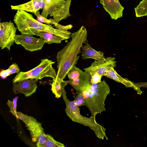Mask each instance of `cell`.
Returning a JSON list of instances; mask_svg holds the SVG:
<instances>
[{"instance_id": "obj_20", "label": "cell", "mask_w": 147, "mask_h": 147, "mask_svg": "<svg viewBox=\"0 0 147 147\" xmlns=\"http://www.w3.org/2000/svg\"><path fill=\"white\" fill-rule=\"evenodd\" d=\"M20 69L16 63H13L6 70H1L0 73V76L3 79H5L14 73H18L20 72Z\"/></svg>"}, {"instance_id": "obj_4", "label": "cell", "mask_w": 147, "mask_h": 147, "mask_svg": "<svg viewBox=\"0 0 147 147\" xmlns=\"http://www.w3.org/2000/svg\"><path fill=\"white\" fill-rule=\"evenodd\" d=\"M110 91L109 85L104 80L92 84L91 92L85 100L84 105L88 108L91 113L90 117L95 120L97 114L106 111L105 102Z\"/></svg>"}, {"instance_id": "obj_18", "label": "cell", "mask_w": 147, "mask_h": 147, "mask_svg": "<svg viewBox=\"0 0 147 147\" xmlns=\"http://www.w3.org/2000/svg\"><path fill=\"white\" fill-rule=\"evenodd\" d=\"M36 36L46 40L47 43L49 44L60 43L62 40H64L61 37L46 32L38 31Z\"/></svg>"}, {"instance_id": "obj_14", "label": "cell", "mask_w": 147, "mask_h": 147, "mask_svg": "<svg viewBox=\"0 0 147 147\" xmlns=\"http://www.w3.org/2000/svg\"><path fill=\"white\" fill-rule=\"evenodd\" d=\"M71 0H66L65 2L61 6L58 7L49 14L53 17L54 21L57 23L61 20L66 19L71 16L69 8Z\"/></svg>"}, {"instance_id": "obj_2", "label": "cell", "mask_w": 147, "mask_h": 147, "mask_svg": "<svg viewBox=\"0 0 147 147\" xmlns=\"http://www.w3.org/2000/svg\"><path fill=\"white\" fill-rule=\"evenodd\" d=\"M13 20L21 34L36 36L38 32L42 31L59 36L64 40L71 38V32L55 28L51 25L41 23L34 19L32 14L23 10H17Z\"/></svg>"}, {"instance_id": "obj_6", "label": "cell", "mask_w": 147, "mask_h": 147, "mask_svg": "<svg viewBox=\"0 0 147 147\" xmlns=\"http://www.w3.org/2000/svg\"><path fill=\"white\" fill-rule=\"evenodd\" d=\"M22 121L29 131L32 141L36 142L37 147H44L46 141L47 136L41 123L33 117L25 115Z\"/></svg>"}, {"instance_id": "obj_3", "label": "cell", "mask_w": 147, "mask_h": 147, "mask_svg": "<svg viewBox=\"0 0 147 147\" xmlns=\"http://www.w3.org/2000/svg\"><path fill=\"white\" fill-rule=\"evenodd\" d=\"M67 84L65 81H63L62 82L61 94L65 103V111L67 115L73 121L89 127L94 131L96 135L99 138L104 140L105 138L108 140L106 134V129L97 123L93 118L87 117L81 115L79 106L74 101H70L67 98L64 89Z\"/></svg>"}, {"instance_id": "obj_23", "label": "cell", "mask_w": 147, "mask_h": 147, "mask_svg": "<svg viewBox=\"0 0 147 147\" xmlns=\"http://www.w3.org/2000/svg\"><path fill=\"white\" fill-rule=\"evenodd\" d=\"M62 82L53 80L51 84V90L55 97L57 98L60 97L62 95Z\"/></svg>"}, {"instance_id": "obj_16", "label": "cell", "mask_w": 147, "mask_h": 147, "mask_svg": "<svg viewBox=\"0 0 147 147\" xmlns=\"http://www.w3.org/2000/svg\"><path fill=\"white\" fill-rule=\"evenodd\" d=\"M12 9L23 10L34 14L40 9L38 0H32L26 3L16 5H11Z\"/></svg>"}, {"instance_id": "obj_1", "label": "cell", "mask_w": 147, "mask_h": 147, "mask_svg": "<svg viewBox=\"0 0 147 147\" xmlns=\"http://www.w3.org/2000/svg\"><path fill=\"white\" fill-rule=\"evenodd\" d=\"M87 32L83 26L71 33V40L57 55V76L55 80L62 82L68 73L77 63L83 44L87 40Z\"/></svg>"}, {"instance_id": "obj_27", "label": "cell", "mask_w": 147, "mask_h": 147, "mask_svg": "<svg viewBox=\"0 0 147 147\" xmlns=\"http://www.w3.org/2000/svg\"><path fill=\"white\" fill-rule=\"evenodd\" d=\"M85 99L81 94H77L74 101L78 106L84 105Z\"/></svg>"}, {"instance_id": "obj_26", "label": "cell", "mask_w": 147, "mask_h": 147, "mask_svg": "<svg viewBox=\"0 0 147 147\" xmlns=\"http://www.w3.org/2000/svg\"><path fill=\"white\" fill-rule=\"evenodd\" d=\"M91 81L92 84H96L101 81L102 76L97 73L95 72L90 74Z\"/></svg>"}, {"instance_id": "obj_15", "label": "cell", "mask_w": 147, "mask_h": 147, "mask_svg": "<svg viewBox=\"0 0 147 147\" xmlns=\"http://www.w3.org/2000/svg\"><path fill=\"white\" fill-rule=\"evenodd\" d=\"M85 44V45H83L81 49L82 50L81 55L83 59L91 58L100 61H103L105 59L103 52L97 51L93 49L88 43L87 40Z\"/></svg>"}, {"instance_id": "obj_22", "label": "cell", "mask_w": 147, "mask_h": 147, "mask_svg": "<svg viewBox=\"0 0 147 147\" xmlns=\"http://www.w3.org/2000/svg\"><path fill=\"white\" fill-rule=\"evenodd\" d=\"M46 141L44 147H65L63 144L55 140L50 135L46 134Z\"/></svg>"}, {"instance_id": "obj_8", "label": "cell", "mask_w": 147, "mask_h": 147, "mask_svg": "<svg viewBox=\"0 0 147 147\" xmlns=\"http://www.w3.org/2000/svg\"><path fill=\"white\" fill-rule=\"evenodd\" d=\"M91 75L89 71H85L75 80L66 82L76 91L77 94H82L85 100L90 95L92 84L91 81Z\"/></svg>"}, {"instance_id": "obj_10", "label": "cell", "mask_w": 147, "mask_h": 147, "mask_svg": "<svg viewBox=\"0 0 147 147\" xmlns=\"http://www.w3.org/2000/svg\"><path fill=\"white\" fill-rule=\"evenodd\" d=\"M115 57H108L103 61L95 60L90 66L84 68L85 71H89L90 74L97 72L102 76L111 68L116 67V61Z\"/></svg>"}, {"instance_id": "obj_9", "label": "cell", "mask_w": 147, "mask_h": 147, "mask_svg": "<svg viewBox=\"0 0 147 147\" xmlns=\"http://www.w3.org/2000/svg\"><path fill=\"white\" fill-rule=\"evenodd\" d=\"M14 42L21 45L26 50L33 52L41 50L47 41L43 39L37 38L33 35L27 34L16 35Z\"/></svg>"}, {"instance_id": "obj_19", "label": "cell", "mask_w": 147, "mask_h": 147, "mask_svg": "<svg viewBox=\"0 0 147 147\" xmlns=\"http://www.w3.org/2000/svg\"><path fill=\"white\" fill-rule=\"evenodd\" d=\"M34 14L37 17V20L41 23H45L48 25H50L51 24H54L57 29L61 30H63L65 28V26L57 23L53 18H50L49 19H48L42 17L38 11H37Z\"/></svg>"}, {"instance_id": "obj_25", "label": "cell", "mask_w": 147, "mask_h": 147, "mask_svg": "<svg viewBox=\"0 0 147 147\" xmlns=\"http://www.w3.org/2000/svg\"><path fill=\"white\" fill-rule=\"evenodd\" d=\"M18 97V96L16 97L13 99L12 101L8 100L7 103L10 109V112L16 117L17 116V102Z\"/></svg>"}, {"instance_id": "obj_17", "label": "cell", "mask_w": 147, "mask_h": 147, "mask_svg": "<svg viewBox=\"0 0 147 147\" xmlns=\"http://www.w3.org/2000/svg\"><path fill=\"white\" fill-rule=\"evenodd\" d=\"M45 3V6L40 15L47 18L48 15L53 12L58 7L63 4L66 0H43Z\"/></svg>"}, {"instance_id": "obj_5", "label": "cell", "mask_w": 147, "mask_h": 147, "mask_svg": "<svg viewBox=\"0 0 147 147\" xmlns=\"http://www.w3.org/2000/svg\"><path fill=\"white\" fill-rule=\"evenodd\" d=\"M55 62L47 58L41 59V62L37 67L26 72L18 73L12 80L13 83L30 79L41 80L45 77H50L55 80L57 75L52 65Z\"/></svg>"}, {"instance_id": "obj_11", "label": "cell", "mask_w": 147, "mask_h": 147, "mask_svg": "<svg viewBox=\"0 0 147 147\" xmlns=\"http://www.w3.org/2000/svg\"><path fill=\"white\" fill-rule=\"evenodd\" d=\"M38 81V79H30L13 83V90L15 94L23 93L26 97L30 96L36 92Z\"/></svg>"}, {"instance_id": "obj_7", "label": "cell", "mask_w": 147, "mask_h": 147, "mask_svg": "<svg viewBox=\"0 0 147 147\" xmlns=\"http://www.w3.org/2000/svg\"><path fill=\"white\" fill-rule=\"evenodd\" d=\"M17 29L11 21L0 23V47L10 51L13 45Z\"/></svg>"}, {"instance_id": "obj_13", "label": "cell", "mask_w": 147, "mask_h": 147, "mask_svg": "<svg viewBox=\"0 0 147 147\" xmlns=\"http://www.w3.org/2000/svg\"><path fill=\"white\" fill-rule=\"evenodd\" d=\"M105 76L124 84L127 88L131 87L133 88L137 91L138 94H141L142 93L140 87L137 85L135 83L132 82L127 78H122L117 73L113 68L108 71Z\"/></svg>"}, {"instance_id": "obj_24", "label": "cell", "mask_w": 147, "mask_h": 147, "mask_svg": "<svg viewBox=\"0 0 147 147\" xmlns=\"http://www.w3.org/2000/svg\"><path fill=\"white\" fill-rule=\"evenodd\" d=\"M83 72L74 65L67 74V77L69 80H75L78 78Z\"/></svg>"}, {"instance_id": "obj_21", "label": "cell", "mask_w": 147, "mask_h": 147, "mask_svg": "<svg viewBox=\"0 0 147 147\" xmlns=\"http://www.w3.org/2000/svg\"><path fill=\"white\" fill-rule=\"evenodd\" d=\"M136 16L140 17L147 15V0H142L135 8Z\"/></svg>"}, {"instance_id": "obj_28", "label": "cell", "mask_w": 147, "mask_h": 147, "mask_svg": "<svg viewBox=\"0 0 147 147\" xmlns=\"http://www.w3.org/2000/svg\"><path fill=\"white\" fill-rule=\"evenodd\" d=\"M135 84L140 87L146 88H147V82H138L135 83Z\"/></svg>"}, {"instance_id": "obj_29", "label": "cell", "mask_w": 147, "mask_h": 147, "mask_svg": "<svg viewBox=\"0 0 147 147\" xmlns=\"http://www.w3.org/2000/svg\"><path fill=\"white\" fill-rule=\"evenodd\" d=\"M115 1L117 2H119V0H115Z\"/></svg>"}, {"instance_id": "obj_12", "label": "cell", "mask_w": 147, "mask_h": 147, "mask_svg": "<svg viewBox=\"0 0 147 147\" xmlns=\"http://www.w3.org/2000/svg\"><path fill=\"white\" fill-rule=\"evenodd\" d=\"M100 3L112 19L117 20L122 17L124 8L120 2H117L115 0H100Z\"/></svg>"}]
</instances>
